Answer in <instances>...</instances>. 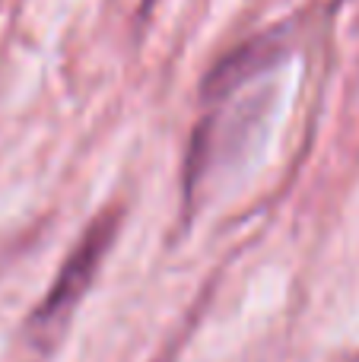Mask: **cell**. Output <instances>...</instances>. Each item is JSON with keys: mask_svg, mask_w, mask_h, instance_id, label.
Here are the masks:
<instances>
[{"mask_svg": "<svg viewBox=\"0 0 359 362\" xmlns=\"http://www.w3.org/2000/svg\"><path fill=\"white\" fill-rule=\"evenodd\" d=\"M290 54H293L290 25H273V29L235 45L204 76V83H201L204 102L220 105V102L252 89L254 83H264L271 74H277V67H283V61Z\"/></svg>", "mask_w": 359, "mask_h": 362, "instance_id": "3957f363", "label": "cell"}, {"mask_svg": "<svg viewBox=\"0 0 359 362\" xmlns=\"http://www.w3.org/2000/svg\"><path fill=\"white\" fill-rule=\"evenodd\" d=\"M273 112H277V86L271 80H264L252 93L245 89L213 105V115H207L191 137V150L184 159V197L194 200L204 185L245 163L254 146L264 140Z\"/></svg>", "mask_w": 359, "mask_h": 362, "instance_id": "6da1fadb", "label": "cell"}, {"mask_svg": "<svg viewBox=\"0 0 359 362\" xmlns=\"http://www.w3.org/2000/svg\"><path fill=\"white\" fill-rule=\"evenodd\" d=\"M118 210H105L86 226L76 245L70 248V255L64 257L57 280L51 283V289L45 293L42 305L32 315V327L45 334H54L57 327H64V321L73 315V308L80 305V299L86 296V289L93 286L95 274H99L102 261H105L108 248L114 245L118 235Z\"/></svg>", "mask_w": 359, "mask_h": 362, "instance_id": "7a4b0ae2", "label": "cell"}]
</instances>
